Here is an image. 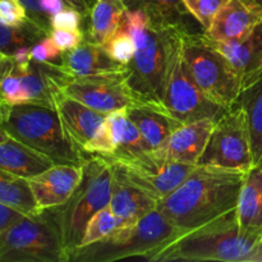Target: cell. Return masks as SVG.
Wrapping results in <instances>:
<instances>
[{
  "label": "cell",
  "mask_w": 262,
  "mask_h": 262,
  "mask_svg": "<svg viewBox=\"0 0 262 262\" xmlns=\"http://www.w3.org/2000/svg\"><path fill=\"white\" fill-rule=\"evenodd\" d=\"M104 48L109 51V54L115 60H118L122 64H125V66L130 63V60H132L136 54L135 38L124 28H122L119 32L115 33L105 43Z\"/></svg>",
  "instance_id": "cell-30"
},
{
  "label": "cell",
  "mask_w": 262,
  "mask_h": 262,
  "mask_svg": "<svg viewBox=\"0 0 262 262\" xmlns=\"http://www.w3.org/2000/svg\"><path fill=\"white\" fill-rule=\"evenodd\" d=\"M31 55L33 60L38 63H55V60L61 58L63 51L56 46L53 37L48 36L31 48Z\"/></svg>",
  "instance_id": "cell-34"
},
{
  "label": "cell",
  "mask_w": 262,
  "mask_h": 262,
  "mask_svg": "<svg viewBox=\"0 0 262 262\" xmlns=\"http://www.w3.org/2000/svg\"><path fill=\"white\" fill-rule=\"evenodd\" d=\"M54 107L60 115L61 122L71 137L82 148L94 137L106 117L104 113L91 109L78 100L69 97L61 90L54 96Z\"/></svg>",
  "instance_id": "cell-21"
},
{
  "label": "cell",
  "mask_w": 262,
  "mask_h": 262,
  "mask_svg": "<svg viewBox=\"0 0 262 262\" xmlns=\"http://www.w3.org/2000/svg\"><path fill=\"white\" fill-rule=\"evenodd\" d=\"M184 230L169 222L158 209L109 235L71 253L72 262H112L128 257L148 260L160 248L182 235Z\"/></svg>",
  "instance_id": "cell-6"
},
{
  "label": "cell",
  "mask_w": 262,
  "mask_h": 262,
  "mask_svg": "<svg viewBox=\"0 0 262 262\" xmlns=\"http://www.w3.org/2000/svg\"><path fill=\"white\" fill-rule=\"evenodd\" d=\"M128 10H142L150 22L164 30L182 33H205L201 23L191 14L184 0H124Z\"/></svg>",
  "instance_id": "cell-17"
},
{
  "label": "cell",
  "mask_w": 262,
  "mask_h": 262,
  "mask_svg": "<svg viewBox=\"0 0 262 262\" xmlns=\"http://www.w3.org/2000/svg\"><path fill=\"white\" fill-rule=\"evenodd\" d=\"M2 102L9 105L25 104L26 102L20 77L15 72V69H13L5 76H2Z\"/></svg>",
  "instance_id": "cell-33"
},
{
  "label": "cell",
  "mask_w": 262,
  "mask_h": 262,
  "mask_svg": "<svg viewBox=\"0 0 262 262\" xmlns=\"http://www.w3.org/2000/svg\"><path fill=\"white\" fill-rule=\"evenodd\" d=\"M238 102L247 113L253 165L262 164V76L241 94Z\"/></svg>",
  "instance_id": "cell-27"
},
{
  "label": "cell",
  "mask_w": 262,
  "mask_h": 262,
  "mask_svg": "<svg viewBox=\"0 0 262 262\" xmlns=\"http://www.w3.org/2000/svg\"><path fill=\"white\" fill-rule=\"evenodd\" d=\"M63 2L66 3L67 7L72 8V9H76L84 18L90 17L97 0H63Z\"/></svg>",
  "instance_id": "cell-39"
},
{
  "label": "cell",
  "mask_w": 262,
  "mask_h": 262,
  "mask_svg": "<svg viewBox=\"0 0 262 262\" xmlns=\"http://www.w3.org/2000/svg\"><path fill=\"white\" fill-rule=\"evenodd\" d=\"M25 7L27 20L40 28L46 36L53 32V15L49 14L42 5V0H19Z\"/></svg>",
  "instance_id": "cell-32"
},
{
  "label": "cell",
  "mask_w": 262,
  "mask_h": 262,
  "mask_svg": "<svg viewBox=\"0 0 262 262\" xmlns=\"http://www.w3.org/2000/svg\"><path fill=\"white\" fill-rule=\"evenodd\" d=\"M123 28L132 35L136 54L128 64V86L141 105L166 112L163 105L164 82L176 30L152 25L142 10H127Z\"/></svg>",
  "instance_id": "cell-2"
},
{
  "label": "cell",
  "mask_w": 262,
  "mask_h": 262,
  "mask_svg": "<svg viewBox=\"0 0 262 262\" xmlns=\"http://www.w3.org/2000/svg\"><path fill=\"white\" fill-rule=\"evenodd\" d=\"M246 171L197 165L186 181L166 199L158 210L179 229L194 228L235 211Z\"/></svg>",
  "instance_id": "cell-1"
},
{
  "label": "cell",
  "mask_w": 262,
  "mask_h": 262,
  "mask_svg": "<svg viewBox=\"0 0 262 262\" xmlns=\"http://www.w3.org/2000/svg\"><path fill=\"white\" fill-rule=\"evenodd\" d=\"M182 43L184 60L200 89L224 109L233 106L242 94V84L229 60L205 33H183Z\"/></svg>",
  "instance_id": "cell-8"
},
{
  "label": "cell",
  "mask_w": 262,
  "mask_h": 262,
  "mask_svg": "<svg viewBox=\"0 0 262 262\" xmlns=\"http://www.w3.org/2000/svg\"><path fill=\"white\" fill-rule=\"evenodd\" d=\"M110 163L114 168V178L109 207L118 217L130 224L158 209L156 200L130 183L117 164Z\"/></svg>",
  "instance_id": "cell-19"
},
{
  "label": "cell",
  "mask_w": 262,
  "mask_h": 262,
  "mask_svg": "<svg viewBox=\"0 0 262 262\" xmlns=\"http://www.w3.org/2000/svg\"><path fill=\"white\" fill-rule=\"evenodd\" d=\"M128 76L129 69L122 73L92 77H72L63 72L60 90L91 109L109 114L115 110L141 105L128 86Z\"/></svg>",
  "instance_id": "cell-11"
},
{
  "label": "cell",
  "mask_w": 262,
  "mask_h": 262,
  "mask_svg": "<svg viewBox=\"0 0 262 262\" xmlns=\"http://www.w3.org/2000/svg\"><path fill=\"white\" fill-rule=\"evenodd\" d=\"M17 68H26L28 64L32 61V55H31V46H23L19 48L13 55Z\"/></svg>",
  "instance_id": "cell-40"
},
{
  "label": "cell",
  "mask_w": 262,
  "mask_h": 262,
  "mask_svg": "<svg viewBox=\"0 0 262 262\" xmlns=\"http://www.w3.org/2000/svg\"><path fill=\"white\" fill-rule=\"evenodd\" d=\"M51 37L63 53L73 50L84 41V35L81 30H59L56 28L51 32Z\"/></svg>",
  "instance_id": "cell-36"
},
{
  "label": "cell",
  "mask_w": 262,
  "mask_h": 262,
  "mask_svg": "<svg viewBox=\"0 0 262 262\" xmlns=\"http://www.w3.org/2000/svg\"><path fill=\"white\" fill-rule=\"evenodd\" d=\"M128 122L129 117L127 109H119L106 114L105 120L96 130L94 137L83 146L84 152L104 158L112 156L124 138Z\"/></svg>",
  "instance_id": "cell-24"
},
{
  "label": "cell",
  "mask_w": 262,
  "mask_h": 262,
  "mask_svg": "<svg viewBox=\"0 0 262 262\" xmlns=\"http://www.w3.org/2000/svg\"><path fill=\"white\" fill-rule=\"evenodd\" d=\"M227 0H184L191 14L201 23L205 32L211 26L212 19Z\"/></svg>",
  "instance_id": "cell-31"
},
{
  "label": "cell",
  "mask_w": 262,
  "mask_h": 262,
  "mask_svg": "<svg viewBox=\"0 0 262 262\" xmlns=\"http://www.w3.org/2000/svg\"><path fill=\"white\" fill-rule=\"evenodd\" d=\"M262 235L242 232L237 210L211 223L187 230L147 261L248 262Z\"/></svg>",
  "instance_id": "cell-3"
},
{
  "label": "cell",
  "mask_w": 262,
  "mask_h": 262,
  "mask_svg": "<svg viewBox=\"0 0 262 262\" xmlns=\"http://www.w3.org/2000/svg\"><path fill=\"white\" fill-rule=\"evenodd\" d=\"M27 215H25L23 212L0 202V233L12 228L13 225L17 224L18 222H20Z\"/></svg>",
  "instance_id": "cell-38"
},
{
  "label": "cell",
  "mask_w": 262,
  "mask_h": 262,
  "mask_svg": "<svg viewBox=\"0 0 262 262\" xmlns=\"http://www.w3.org/2000/svg\"><path fill=\"white\" fill-rule=\"evenodd\" d=\"M125 224L127 223L118 217L109 206L104 207L91 217V220L87 224L86 230H84L81 245L78 247H83V246H89L91 243L97 242V241L102 239Z\"/></svg>",
  "instance_id": "cell-29"
},
{
  "label": "cell",
  "mask_w": 262,
  "mask_h": 262,
  "mask_svg": "<svg viewBox=\"0 0 262 262\" xmlns=\"http://www.w3.org/2000/svg\"><path fill=\"white\" fill-rule=\"evenodd\" d=\"M2 262H69L71 257L48 210L27 215L0 233Z\"/></svg>",
  "instance_id": "cell-9"
},
{
  "label": "cell",
  "mask_w": 262,
  "mask_h": 262,
  "mask_svg": "<svg viewBox=\"0 0 262 262\" xmlns=\"http://www.w3.org/2000/svg\"><path fill=\"white\" fill-rule=\"evenodd\" d=\"M58 64L64 73L72 77L104 76L128 71V66L115 60L104 46L91 40H84L73 50L63 53Z\"/></svg>",
  "instance_id": "cell-15"
},
{
  "label": "cell",
  "mask_w": 262,
  "mask_h": 262,
  "mask_svg": "<svg viewBox=\"0 0 262 262\" xmlns=\"http://www.w3.org/2000/svg\"><path fill=\"white\" fill-rule=\"evenodd\" d=\"M127 10L124 0H97L90 14L91 41L105 46L123 28Z\"/></svg>",
  "instance_id": "cell-25"
},
{
  "label": "cell",
  "mask_w": 262,
  "mask_h": 262,
  "mask_svg": "<svg viewBox=\"0 0 262 262\" xmlns=\"http://www.w3.org/2000/svg\"><path fill=\"white\" fill-rule=\"evenodd\" d=\"M82 168L83 176L71 197L59 206L46 209L58 227L69 257L81 245L91 217L109 206L112 199L114 168L110 160L90 155Z\"/></svg>",
  "instance_id": "cell-5"
},
{
  "label": "cell",
  "mask_w": 262,
  "mask_h": 262,
  "mask_svg": "<svg viewBox=\"0 0 262 262\" xmlns=\"http://www.w3.org/2000/svg\"><path fill=\"white\" fill-rule=\"evenodd\" d=\"M115 164L130 183L158 202L173 193L197 166L169 160L164 151L147 152L133 160Z\"/></svg>",
  "instance_id": "cell-12"
},
{
  "label": "cell",
  "mask_w": 262,
  "mask_h": 262,
  "mask_svg": "<svg viewBox=\"0 0 262 262\" xmlns=\"http://www.w3.org/2000/svg\"><path fill=\"white\" fill-rule=\"evenodd\" d=\"M0 20L3 25L18 26L27 20L25 7L19 0H2L0 2Z\"/></svg>",
  "instance_id": "cell-35"
},
{
  "label": "cell",
  "mask_w": 262,
  "mask_h": 262,
  "mask_svg": "<svg viewBox=\"0 0 262 262\" xmlns=\"http://www.w3.org/2000/svg\"><path fill=\"white\" fill-rule=\"evenodd\" d=\"M248 262H262V239L248 258Z\"/></svg>",
  "instance_id": "cell-42"
},
{
  "label": "cell",
  "mask_w": 262,
  "mask_h": 262,
  "mask_svg": "<svg viewBox=\"0 0 262 262\" xmlns=\"http://www.w3.org/2000/svg\"><path fill=\"white\" fill-rule=\"evenodd\" d=\"M55 165L50 158L35 148L0 132V170L22 178H33Z\"/></svg>",
  "instance_id": "cell-20"
},
{
  "label": "cell",
  "mask_w": 262,
  "mask_h": 262,
  "mask_svg": "<svg viewBox=\"0 0 262 262\" xmlns=\"http://www.w3.org/2000/svg\"><path fill=\"white\" fill-rule=\"evenodd\" d=\"M83 15L76 9L66 8L53 15V30H81V20Z\"/></svg>",
  "instance_id": "cell-37"
},
{
  "label": "cell",
  "mask_w": 262,
  "mask_h": 262,
  "mask_svg": "<svg viewBox=\"0 0 262 262\" xmlns=\"http://www.w3.org/2000/svg\"><path fill=\"white\" fill-rule=\"evenodd\" d=\"M199 165H214L243 171L253 166L247 113L238 101L216 119Z\"/></svg>",
  "instance_id": "cell-10"
},
{
  "label": "cell",
  "mask_w": 262,
  "mask_h": 262,
  "mask_svg": "<svg viewBox=\"0 0 262 262\" xmlns=\"http://www.w3.org/2000/svg\"><path fill=\"white\" fill-rule=\"evenodd\" d=\"M82 176V166L55 164L43 173L30 178L40 209H53L64 204L77 188Z\"/></svg>",
  "instance_id": "cell-16"
},
{
  "label": "cell",
  "mask_w": 262,
  "mask_h": 262,
  "mask_svg": "<svg viewBox=\"0 0 262 262\" xmlns=\"http://www.w3.org/2000/svg\"><path fill=\"white\" fill-rule=\"evenodd\" d=\"M0 202L25 215H36L42 211L37 204L30 179L13 176L4 170H0Z\"/></svg>",
  "instance_id": "cell-26"
},
{
  "label": "cell",
  "mask_w": 262,
  "mask_h": 262,
  "mask_svg": "<svg viewBox=\"0 0 262 262\" xmlns=\"http://www.w3.org/2000/svg\"><path fill=\"white\" fill-rule=\"evenodd\" d=\"M48 36L30 20H25L18 26L3 25L0 28V51L2 55L13 56L15 51L23 46L36 45Z\"/></svg>",
  "instance_id": "cell-28"
},
{
  "label": "cell",
  "mask_w": 262,
  "mask_h": 262,
  "mask_svg": "<svg viewBox=\"0 0 262 262\" xmlns=\"http://www.w3.org/2000/svg\"><path fill=\"white\" fill-rule=\"evenodd\" d=\"M127 113L151 152L164 151L171 133L181 125L166 112L147 105H133L127 107Z\"/></svg>",
  "instance_id": "cell-22"
},
{
  "label": "cell",
  "mask_w": 262,
  "mask_h": 262,
  "mask_svg": "<svg viewBox=\"0 0 262 262\" xmlns=\"http://www.w3.org/2000/svg\"><path fill=\"white\" fill-rule=\"evenodd\" d=\"M182 35L176 31L171 41L164 82V109L181 125L206 118L217 119L227 109L210 100L194 81L184 60Z\"/></svg>",
  "instance_id": "cell-7"
},
{
  "label": "cell",
  "mask_w": 262,
  "mask_h": 262,
  "mask_svg": "<svg viewBox=\"0 0 262 262\" xmlns=\"http://www.w3.org/2000/svg\"><path fill=\"white\" fill-rule=\"evenodd\" d=\"M209 41L232 64L239 77L242 92L262 76V22L241 40L233 42Z\"/></svg>",
  "instance_id": "cell-14"
},
{
  "label": "cell",
  "mask_w": 262,
  "mask_h": 262,
  "mask_svg": "<svg viewBox=\"0 0 262 262\" xmlns=\"http://www.w3.org/2000/svg\"><path fill=\"white\" fill-rule=\"evenodd\" d=\"M251 2H253V3H255V4H257L258 7H260L261 9H262V0H251Z\"/></svg>",
  "instance_id": "cell-43"
},
{
  "label": "cell",
  "mask_w": 262,
  "mask_h": 262,
  "mask_svg": "<svg viewBox=\"0 0 262 262\" xmlns=\"http://www.w3.org/2000/svg\"><path fill=\"white\" fill-rule=\"evenodd\" d=\"M2 129L43 154L55 164L82 166L89 154L71 137L55 107L2 102Z\"/></svg>",
  "instance_id": "cell-4"
},
{
  "label": "cell",
  "mask_w": 262,
  "mask_h": 262,
  "mask_svg": "<svg viewBox=\"0 0 262 262\" xmlns=\"http://www.w3.org/2000/svg\"><path fill=\"white\" fill-rule=\"evenodd\" d=\"M215 122L216 119L214 118H206L179 125L171 133L168 145L164 148L166 158L177 163L199 165L200 159L209 143Z\"/></svg>",
  "instance_id": "cell-18"
},
{
  "label": "cell",
  "mask_w": 262,
  "mask_h": 262,
  "mask_svg": "<svg viewBox=\"0 0 262 262\" xmlns=\"http://www.w3.org/2000/svg\"><path fill=\"white\" fill-rule=\"evenodd\" d=\"M262 22V9L251 0H227L205 32L214 42H233Z\"/></svg>",
  "instance_id": "cell-13"
},
{
  "label": "cell",
  "mask_w": 262,
  "mask_h": 262,
  "mask_svg": "<svg viewBox=\"0 0 262 262\" xmlns=\"http://www.w3.org/2000/svg\"><path fill=\"white\" fill-rule=\"evenodd\" d=\"M42 5L46 12L51 15H55L56 13L68 8L63 0H42Z\"/></svg>",
  "instance_id": "cell-41"
},
{
  "label": "cell",
  "mask_w": 262,
  "mask_h": 262,
  "mask_svg": "<svg viewBox=\"0 0 262 262\" xmlns=\"http://www.w3.org/2000/svg\"><path fill=\"white\" fill-rule=\"evenodd\" d=\"M237 219L242 232L262 235V164H255L246 171Z\"/></svg>",
  "instance_id": "cell-23"
}]
</instances>
